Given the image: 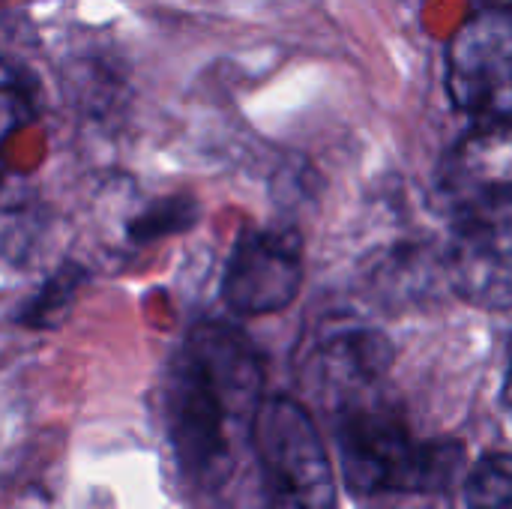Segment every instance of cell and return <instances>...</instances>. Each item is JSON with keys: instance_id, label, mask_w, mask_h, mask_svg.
I'll list each match as a JSON object with an SVG mask.
<instances>
[{"instance_id": "cell-1", "label": "cell", "mask_w": 512, "mask_h": 509, "mask_svg": "<svg viewBox=\"0 0 512 509\" xmlns=\"http://www.w3.org/2000/svg\"><path fill=\"white\" fill-rule=\"evenodd\" d=\"M264 366L252 339L231 321H198L174 354L165 390L168 441L198 495L222 492L237 465V438L252 444Z\"/></svg>"}, {"instance_id": "cell-2", "label": "cell", "mask_w": 512, "mask_h": 509, "mask_svg": "<svg viewBox=\"0 0 512 509\" xmlns=\"http://www.w3.org/2000/svg\"><path fill=\"white\" fill-rule=\"evenodd\" d=\"M336 447L354 495H447L465 468L459 441L414 438L396 411L348 399L336 417Z\"/></svg>"}, {"instance_id": "cell-3", "label": "cell", "mask_w": 512, "mask_h": 509, "mask_svg": "<svg viewBox=\"0 0 512 509\" xmlns=\"http://www.w3.org/2000/svg\"><path fill=\"white\" fill-rule=\"evenodd\" d=\"M252 450L267 509H339L336 471L312 414L291 396L261 399Z\"/></svg>"}, {"instance_id": "cell-4", "label": "cell", "mask_w": 512, "mask_h": 509, "mask_svg": "<svg viewBox=\"0 0 512 509\" xmlns=\"http://www.w3.org/2000/svg\"><path fill=\"white\" fill-rule=\"evenodd\" d=\"M444 84L474 123L512 120V9L483 6L468 15L444 51Z\"/></svg>"}, {"instance_id": "cell-5", "label": "cell", "mask_w": 512, "mask_h": 509, "mask_svg": "<svg viewBox=\"0 0 512 509\" xmlns=\"http://www.w3.org/2000/svg\"><path fill=\"white\" fill-rule=\"evenodd\" d=\"M447 285L480 309H512V198L456 213L444 249Z\"/></svg>"}, {"instance_id": "cell-6", "label": "cell", "mask_w": 512, "mask_h": 509, "mask_svg": "<svg viewBox=\"0 0 512 509\" xmlns=\"http://www.w3.org/2000/svg\"><path fill=\"white\" fill-rule=\"evenodd\" d=\"M303 285V240L294 228H249L237 237L225 273L222 300L240 318L288 309Z\"/></svg>"}, {"instance_id": "cell-7", "label": "cell", "mask_w": 512, "mask_h": 509, "mask_svg": "<svg viewBox=\"0 0 512 509\" xmlns=\"http://www.w3.org/2000/svg\"><path fill=\"white\" fill-rule=\"evenodd\" d=\"M441 198L453 213L512 198V120L474 123L444 156L438 171Z\"/></svg>"}, {"instance_id": "cell-8", "label": "cell", "mask_w": 512, "mask_h": 509, "mask_svg": "<svg viewBox=\"0 0 512 509\" xmlns=\"http://www.w3.org/2000/svg\"><path fill=\"white\" fill-rule=\"evenodd\" d=\"M390 357L393 351L387 339L372 330H348L330 336V342L321 348V366L339 390L375 384L387 372Z\"/></svg>"}, {"instance_id": "cell-9", "label": "cell", "mask_w": 512, "mask_h": 509, "mask_svg": "<svg viewBox=\"0 0 512 509\" xmlns=\"http://www.w3.org/2000/svg\"><path fill=\"white\" fill-rule=\"evenodd\" d=\"M87 273L78 267V264H63L18 312V321L24 327H33V330H48V327H57L66 312L72 309L75 297H78V288L84 285Z\"/></svg>"}, {"instance_id": "cell-10", "label": "cell", "mask_w": 512, "mask_h": 509, "mask_svg": "<svg viewBox=\"0 0 512 509\" xmlns=\"http://www.w3.org/2000/svg\"><path fill=\"white\" fill-rule=\"evenodd\" d=\"M198 222V201L186 192L180 195H165L153 204H147L138 216H132L126 234L132 243L147 246L165 237H177L189 231Z\"/></svg>"}, {"instance_id": "cell-11", "label": "cell", "mask_w": 512, "mask_h": 509, "mask_svg": "<svg viewBox=\"0 0 512 509\" xmlns=\"http://www.w3.org/2000/svg\"><path fill=\"white\" fill-rule=\"evenodd\" d=\"M36 117V93L30 75L12 63L9 57H0V156L9 147V141L30 126Z\"/></svg>"}, {"instance_id": "cell-12", "label": "cell", "mask_w": 512, "mask_h": 509, "mask_svg": "<svg viewBox=\"0 0 512 509\" xmlns=\"http://www.w3.org/2000/svg\"><path fill=\"white\" fill-rule=\"evenodd\" d=\"M465 507L512 509V453H486L465 477Z\"/></svg>"}, {"instance_id": "cell-13", "label": "cell", "mask_w": 512, "mask_h": 509, "mask_svg": "<svg viewBox=\"0 0 512 509\" xmlns=\"http://www.w3.org/2000/svg\"><path fill=\"white\" fill-rule=\"evenodd\" d=\"M504 405L512 411V339L507 351V375H504Z\"/></svg>"}, {"instance_id": "cell-14", "label": "cell", "mask_w": 512, "mask_h": 509, "mask_svg": "<svg viewBox=\"0 0 512 509\" xmlns=\"http://www.w3.org/2000/svg\"><path fill=\"white\" fill-rule=\"evenodd\" d=\"M489 6H504V9H512V0H486Z\"/></svg>"}]
</instances>
